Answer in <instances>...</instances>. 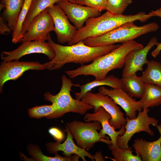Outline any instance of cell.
Here are the masks:
<instances>
[{"mask_svg":"<svg viewBox=\"0 0 161 161\" xmlns=\"http://www.w3.org/2000/svg\"><path fill=\"white\" fill-rule=\"evenodd\" d=\"M111 118L110 114L102 106L99 108L96 112L86 114L84 117V120L86 122L97 121L100 123L102 128L99 133L107 139L109 140V138L106 136V134L110 138L111 144L108 146L110 150L119 148L116 143L117 138L119 135H123L125 131L124 125H122L119 131H115L114 129L109 124V120Z\"/></svg>","mask_w":161,"mask_h":161,"instance_id":"5bb4252c","label":"cell"},{"mask_svg":"<svg viewBox=\"0 0 161 161\" xmlns=\"http://www.w3.org/2000/svg\"><path fill=\"white\" fill-rule=\"evenodd\" d=\"M149 111L148 109L139 112L138 115L134 119H130L126 117V122L124 125L125 132L123 135L118 136L117 139L116 143L119 148L129 149L128 142L136 133L145 131L151 136H154V132L150 128L149 125H152L156 126L158 125V121L148 115Z\"/></svg>","mask_w":161,"mask_h":161,"instance_id":"ba28073f","label":"cell"},{"mask_svg":"<svg viewBox=\"0 0 161 161\" xmlns=\"http://www.w3.org/2000/svg\"><path fill=\"white\" fill-rule=\"evenodd\" d=\"M156 127L160 134L157 140L148 142L142 138H137L132 145L136 154L140 156L143 161H161V124Z\"/></svg>","mask_w":161,"mask_h":161,"instance_id":"e0dca14e","label":"cell"},{"mask_svg":"<svg viewBox=\"0 0 161 161\" xmlns=\"http://www.w3.org/2000/svg\"><path fill=\"white\" fill-rule=\"evenodd\" d=\"M121 88L131 97L140 98L145 88V84L140 77L136 74L122 77L120 79Z\"/></svg>","mask_w":161,"mask_h":161,"instance_id":"ffe728a7","label":"cell"},{"mask_svg":"<svg viewBox=\"0 0 161 161\" xmlns=\"http://www.w3.org/2000/svg\"><path fill=\"white\" fill-rule=\"evenodd\" d=\"M48 10L53 20L54 31L58 42L62 44L67 43L69 45L76 35L78 30L70 23L65 12L58 4L48 8Z\"/></svg>","mask_w":161,"mask_h":161,"instance_id":"7c38bea8","label":"cell"},{"mask_svg":"<svg viewBox=\"0 0 161 161\" xmlns=\"http://www.w3.org/2000/svg\"><path fill=\"white\" fill-rule=\"evenodd\" d=\"M75 3L76 4L83 5V0H73Z\"/></svg>","mask_w":161,"mask_h":161,"instance_id":"e575fe53","label":"cell"},{"mask_svg":"<svg viewBox=\"0 0 161 161\" xmlns=\"http://www.w3.org/2000/svg\"><path fill=\"white\" fill-rule=\"evenodd\" d=\"M131 147L129 149L118 148L111 149L112 154L115 161H142L141 157L137 154L133 155Z\"/></svg>","mask_w":161,"mask_h":161,"instance_id":"4316f807","label":"cell"},{"mask_svg":"<svg viewBox=\"0 0 161 161\" xmlns=\"http://www.w3.org/2000/svg\"><path fill=\"white\" fill-rule=\"evenodd\" d=\"M54 29L53 19L47 8L32 20L23 36L22 42L33 41L45 42L47 40L48 34Z\"/></svg>","mask_w":161,"mask_h":161,"instance_id":"9c48e42d","label":"cell"},{"mask_svg":"<svg viewBox=\"0 0 161 161\" xmlns=\"http://www.w3.org/2000/svg\"><path fill=\"white\" fill-rule=\"evenodd\" d=\"M107 86L112 88H121L120 79L113 75L107 76L102 80H95L88 82L85 84L80 85V91L75 93V99L80 100L82 97L88 92L90 91L93 88L98 86Z\"/></svg>","mask_w":161,"mask_h":161,"instance_id":"7402d4cb","label":"cell"},{"mask_svg":"<svg viewBox=\"0 0 161 161\" xmlns=\"http://www.w3.org/2000/svg\"><path fill=\"white\" fill-rule=\"evenodd\" d=\"M48 132L57 142L61 143L64 138V136L62 132L56 128L49 129Z\"/></svg>","mask_w":161,"mask_h":161,"instance_id":"4dcf8cb0","label":"cell"},{"mask_svg":"<svg viewBox=\"0 0 161 161\" xmlns=\"http://www.w3.org/2000/svg\"><path fill=\"white\" fill-rule=\"evenodd\" d=\"M100 123L95 121L93 122L84 123L74 120L66 124V127L76 141L77 145L86 150L92 148L97 142L111 144V140L106 139L97 130H101Z\"/></svg>","mask_w":161,"mask_h":161,"instance_id":"8992f818","label":"cell"},{"mask_svg":"<svg viewBox=\"0 0 161 161\" xmlns=\"http://www.w3.org/2000/svg\"><path fill=\"white\" fill-rule=\"evenodd\" d=\"M33 53H41L52 60L55 57V52L48 42L33 41L22 43L16 49L11 51H3L1 58L4 61H18L23 56Z\"/></svg>","mask_w":161,"mask_h":161,"instance_id":"8fae6325","label":"cell"},{"mask_svg":"<svg viewBox=\"0 0 161 161\" xmlns=\"http://www.w3.org/2000/svg\"><path fill=\"white\" fill-rule=\"evenodd\" d=\"M64 130L66 132L67 136L64 142L61 144L60 142H50L46 144V147L48 152L50 154L57 153L58 151L63 152V154L65 156H69L75 154L79 156L83 161H86L85 157H87L93 161L94 155H92L86 150L79 147L76 145L73 140V136L66 126Z\"/></svg>","mask_w":161,"mask_h":161,"instance_id":"ac0fdd59","label":"cell"},{"mask_svg":"<svg viewBox=\"0 0 161 161\" xmlns=\"http://www.w3.org/2000/svg\"><path fill=\"white\" fill-rule=\"evenodd\" d=\"M145 70L140 77L145 84H154L161 86V63L148 61Z\"/></svg>","mask_w":161,"mask_h":161,"instance_id":"cb8c5ba5","label":"cell"},{"mask_svg":"<svg viewBox=\"0 0 161 161\" xmlns=\"http://www.w3.org/2000/svg\"><path fill=\"white\" fill-rule=\"evenodd\" d=\"M150 14L140 12L134 15L116 14L106 10L103 15L88 18L85 25L78 30L75 37L69 45L74 44L87 38L101 35L128 22L139 20L146 21L151 18Z\"/></svg>","mask_w":161,"mask_h":161,"instance_id":"3957f363","label":"cell"},{"mask_svg":"<svg viewBox=\"0 0 161 161\" xmlns=\"http://www.w3.org/2000/svg\"><path fill=\"white\" fill-rule=\"evenodd\" d=\"M27 151L32 159L30 161H78L79 156L75 154L68 157H62L55 154L54 157H50L43 154L39 147L36 145L30 144L27 147Z\"/></svg>","mask_w":161,"mask_h":161,"instance_id":"d4e9b609","label":"cell"},{"mask_svg":"<svg viewBox=\"0 0 161 161\" xmlns=\"http://www.w3.org/2000/svg\"><path fill=\"white\" fill-rule=\"evenodd\" d=\"M156 16L161 17V8L156 10Z\"/></svg>","mask_w":161,"mask_h":161,"instance_id":"d590c367","label":"cell"},{"mask_svg":"<svg viewBox=\"0 0 161 161\" xmlns=\"http://www.w3.org/2000/svg\"><path fill=\"white\" fill-rule=\"evenodd\" d=\"M157 43L156 38L153 37L145 47L129 52L125 57L122 77L135 75L138 71H142L143 65L148 62L147 58L148 52Z\"/></svg>","mask_w":161,"mask_h":161,"instance_id":"9a60e30c","label":"cell"},{"mask_svg":"<svg viewBox=\"0 0 161 161\" xmlns=\"http://www.w3.org/2000/svg\"><path fill=\"white\" fill-rule=\"evenodd\" d=\"M71 1L72 3L75 4L73 0H71Z\"/></svg>","mask_w":161,"mask_h":161,"instance_id":"8d00e7d4","label":"cell"},{"mask_svg":"<svg viewBox=\"0 0 161 161\" xmlns=\"http://www.w3.org/2000/svg\"><path fill=\"white\" fill-rule=\"evenodd\" d=\"M156 45H157L156 48L151 53L152 55L154 58L160 54L161 50V43H158Z\"/></svg>","mask_w":161,"mask_h":161,"instance_id":"d6a6232c","label":"cell"},{"mask_svg":"<svg viewBox=\"0 0 161 161\" xmlns=\"http://www.w3.org/2000/svg\"><path fill=\"white\" fill-rule=\"evenodd\" d=\"M99 91L111 98L116 104L120 106L125 111L127 117L130 119L135 118L136 112L141 111L142 109L138 101L130 96L121 88L109 89L101 87Z\"/></svg>","mask_w":161,"mask_h":161,"instance_id":"2e32d148","label":"cell"},{"mask_svg":"<svg viewBox=\"0 0 161 161\" xmlns=\"http://www.w3.org/2000/svg\"><path fill=\"white\" fill-rule=\"evenodd\" d=\"M143 46L135 41L122 43L110 52L99 57L90 64L82 65L75 69L65 71L66 73L72 78L79 75L94 76L96 80L105 79L111 71L124 66L125 58L130 51L140 49Z\"/></svg>","mask_w":161,"mask_h":161,"instance_id":"7a4b0ae2","label":"cell"},{"mask_svg":"<svg viewBox=\"0 0 161 161\" xmlns=\"http://www.w3.org/2000/svg\"><path fill=\"white\" fill-rule=\"evenodd\" d=\"M57 105L55 103L50 105H43L36 106L28 110V114L32 118L39 119L47 117L52 114L58 109Z\"/></svg>","mask_w":161,"mask_h":161,"instance_id":"83f0119b","label":"cell"},{"mask_svg":"<svg viewBox=\"0 0 161 161\" xmlns=\"http://www.w3.org/2000/svg\"><path fill=\"white\" fill-rule=\"evenodd\" d=\"M81 100L94 107V113L98 110L100 106L103 107L111 115L109 120L110 125L114 129H120L122 125L126 123L124 114L117 104L110 97L99 92L93 93L87 92L82 98Z\"/></svg>","mask_w":161,"mask_h":161,"instance_id":"52a82bcc","label":"cell"},{"mask_svg":"<svg viewBox=\"0 0 161 161\" xmlns=\"http://www.w3.org/2000/svg\"><path fill=\"white\" fill-rule=\"evenodd\" d=\"M157 24L151 22L138 26L133 21L128 22L102 35L87 38L83 41L92 47L108 45L117 43H122L134 40L147 33L157 31Z\"/></svg>","mask_w":161,"mask_h":161,"instance_id":"277c9868","label":"cell"},{"mask_svg":"<svg viewBox=\"0 0 161 161\" xmlns=\"http://www.w3.org/2000/svg\"><path fill=\"white\" fill-rule=\"evenodd\" d=\"M132 0H107V10L116 14H122Z\"/></svg>","mask_w":161,"mask_h":161,"instance_id":"f1b7e54d","label":"cell"},{"mask_svg":"<svg viewBox=\"0 0 161 161\" xmlns=\"http://www.w3.org/2000/svg\"><path fill=\"white\" fill-rule=\"evenodd\" d=\"M24 0H1L0 10H4L2 16L11 30H13Z\"/></svg>","mask_w":161,"mask_h":161,"instance_id":"d6986e66","label":"cell"},{"mask_svg":"<svg viewBox=\"0 0 161 161\" xmlns=\"http://www.w3.org/2000/svg\"><path fill=\"white\" fill-rule=\"evenodd\" d=\"M107 0H83V4L101 11L107 10Z\"/></svg>","mask_w":161,"mask_h":161,"instance_id":"f546056e","label":"cell"},{"mask_svg":"<svg viewBox=\"0 0 161 161\" xmlns=\"http://www.w3.org/2000/svg\"><path fill=\"white\" fill-rule=\"evenodd\" d=\"M140 98L138 101L143 110L160 105L161 104V86L145 84V91Z\"/></svg>","mask_w":161,"mask_h":161,"instance_id":"44dd1931","label":"cell"},{"mask_svg":"<svg viewBox=\"0 0 161 161\" xmlns=\"http://www.w3.org/2000/svg\"><path fill=\"white\" fill-rule=\"evenodd\" d=\"M65 12L74 26L78 30L82 28L86 21L90 18L101 15L98 10L87 6L72 3L66 0L57 3Z\"/></svg>","mask_w":161,"mask_h":161,"instance_id":"4fadbf2b","label":"cell"},{"mask_svg":"<svg viewBox=\"0 0 161 161\" xmlns=\"http://www.w3.org/2000/svg\"><path fill=\"white\" fill-rule=\"evenodd\" d=\"M61 80L62 86L58 93L54 95L49 92H47L44 94L45 100L55 103L58 108L46 118L49 119L58 118L70 112L84 114L88 110L94 109L90 105L74 99L72 97L70 91L72 87L73 86L80 87V85L73 83L71 80L64 75H62Z\"/></svg>","mask_w":161,"mask_h":161,"instance_id":"5b68a950","label":"cell"},{"mask_svg":"<svg viewBox=\"0 0 161 161\" xmlns=\"http://www.w3.org/2000/svg\"><path fill=\"white\" fill-rule=\"evenodd\" d=\"M45 69L44 63L41 64L38 61H3L0 65V92H2L3 85L7 81L16 80L29 70H42Z\"/></svg>","mask_w":161,"mask_h":161,"instance_id":"30bf717a","label":"cell"},{"mask_svg":"<svg viewBox=\"0 0 161 161\" xmlns=\"http://www.w3.org/2000/svg\"><path fill=\"white\" fill-rule=\"evenodd\" d=\"M95 159L96 161H105L102 154L100 151L99 152H96L94 155Z\"/></svg>","mask_w":161,"mask_h":161,"instance_id":"836d02e7","label":"cell"},{"mask_svg":"<svg viewBox=\"0 0 161 161\" xmlns=\"http://www.w3.org/2000/svg\"><path fill=\"white\" fill-rule=\"evenodd\" d=\"M32 0H24V4L13 30L12 42L16 43L22 42L23 25L26 18Z\"/></svg>","mask_w":161,"mask_h":161,"instance_id":"484cf974","label":"cell"},{"mask_svg":"<svg viewBox=\"0 0 161 161\" xmlns=\"http://www.w3.org/2000/svg\"><path fill=\"white\" fill-rule=\"evenodd\" d=\"M12 30L5 22V21L2 16L0 17V33L6 35L9 33Z\"/></svg>","mask_w":161,"mask_h":161,"instance_id":"1f68e13d","label":"cell"},{"mask_svg":"<svg viewBox=\"0 0 161 161\" xmlns=\"http://www.w3.org/2000/svg\"><path fill=\"white\" fill-rule=\"evenodd\" d=\"M47 40L55 53L54 58L44 63L46 69L50 71L59 69L67 63H76L82 65L92 62L120 45L112 44L92 47L86 45L82 41L74 44L63 46L54 42L49 33L48 35Z\"/></svg>","mask_w":161,"mask_h":161,"instance_id":"6da1fadb","label":"cell"},{"mask_svg":"<svg viewBox=\"0 0 161 161\" xmlns=\"http://www.w3.org/2000/svg\"><path fill=\"white\" fill-rule=\"evenodd\" d=\"M66 0H32L26 18L24 23L22 36L27 31L28 27L33 18L45 9L55 3ZM71 2V0H67Z\"/></svg>","mask_w":161,"mask_h":161,"instance_id":"603a6c76","label":"cell"}]
</instances>
